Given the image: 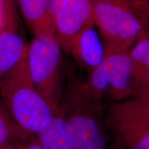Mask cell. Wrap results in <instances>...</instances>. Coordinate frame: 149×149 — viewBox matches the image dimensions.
Masks as SVG:
<instances>
[{
	"label": "cell",
	"instance_id": "cell-13",
	"mask_svg": "<svg viewBox=\"0 0 149 149\" xmlns=\"http://www.w3.org/2000/svg\"><path fill=\"white\" fill-rule=\"evenodd\" d=\"M106 112L130 118L149 126V95H142L109 104Z\"/></svg>",
	"mask_w": 149,
	"mask_h": 149
},
{
	"label": "cell",
	"instance_id": "cell-15",
	"mask_svg": "<svg viewBox=\"0 0 149 149\" xmlns=\"http://www.w3.org/2000/svg\"><path fill=\"white\" fill-rule=\"evenodd\" d=\"M19 19L15 0H0V34L6 31L19 29Z\"/></svg>",
	"mask_w": 149,
	"mask_h": 149
},
{
	"label": "cell",
	"instance_id": "cell-23",
	"mask_svg": "<svg viewBox=\"0 0 149 149\" xmlns=\"http://www.w3.org/2000/svg\"><path fill=\"white\" fill-rule=\"evenodd\" d=\"M134 9H135V8H134Z\"/></svg>",
	"mask_w": 149,
	"mask_h": 149
},
{
	"label": "cell",
	"instance_id": "cell-5",
	"mask_svg": "<svg viewBox=\"0 0 149 149\" xmlns=\"http://www.w3.org/2000/svg\"><path fill=\"white\" fill-rule=\"evenodd\" d=\"M86 84L95 95L106 103L134 97L133 65L129 54H114L105 57L88 77Z\"/></svg>",
	"mask_w": 149,
	"mask_h": 149
},
{
	"label": "cell",
	"instance_id": "cell-19",
	"mask_svg": "<svg viewBox=\"0 0 149 149\" xmlns=\"http://www.w3.org/2000/svg\"><path fill=\"white\" fill-rule=\"evenodd\" d=\"M122 1H124V2H125V3L130 5L132 7H133V9H134V8H135V5H136V3H137V0H122ZM134 10H135V9H134Z\"/></svg>",
	"mask_w": 149,
	"mask_h": 149
},
{
	"label": "cell",
	"instance_id": "cell-11",
	"mask_svg": "<svg viewBox=\"0 0 149 149\" xmlns=\"http://www.w3.org/2000/svg\"><path fill=\"white\" fill-rule=\"evenodd\" d=\"M133 65L135 96L149 93V32L146 31L128 51Z\"/></svg>",
	"mask_w": 149,
	"mask_h": 149
},
{
	"label": "cell",
	"instance_id": "cell-18",
	"mask_svg": "<svg viewBox=\"0 0 149 149\" xmlns=\"http://www.w3.org/2000/svg\"><path fill=\"white\" fill-rule=\"evenodd\" d=\"M22 149H43L39 143L35 140L33 142H30L26 146H24Z\"/></svg>",
	"mask_w": 149,
	"mask_h": 149
},
{
	"label": "cell",
	"instance_id": "cell-21",
	"mask_svg": "<svg viewBox=\"0 0 149 149\" xmlns=\"http://www.w3.org/2000/svg\"><path fill=\"white\" fill-rule=\"evenodd\" d=\"M0 149H16L13 148H6V147H0Z\"/></svg>",
	"mask_w": 149,
	"mask_h": 149
},
{
	"label": "cell",
	"instance_id": "cell-14",
	"mask_svg": "<svg viewBox=\"0 0 149 149\" xmlns=\"http://www.w3.org/2000/svg\"><path fill=\"white\" fill-rule=\"evenodd\" d=\"M29 136L18 127L0 98V147L19 148Z\"/></svg>",
	"mask_w": 149,
	"mask_h": 149
},
{
	"label": "cell",
	"instance_id": "cell-2",
	"mask_svg": "<svg viewBox=\"0 0 149 149\" xmlns=\"http://www.w3.org/2000/svg\"><path fill=\"white\" fill-rule=\"evenodd\" d=\"M26 57L27 53L0 84V98L18 127L29 136H36L55 113L33 86Z\"/></svg>",
	"mask_w": 149,
	"mask_h": 149
},
{
	"label": "cell",
	"instance_id": "cell-1",
	"mask_svg": "<svg viewBox=\"0 0 149 149\" xmlns=\"http://www.w3.org/2000/svg\"><path fill=\"white\" fill-rule=\"evenodd\" d=\"M59 113L64 117L74 149H107L108 130L106 104L66 68Z\"/></svg>",
	"mask_w": 149,
	"mask_h": 149
},
{
	"label": "cell",
	"instance_id": "cell-16",
	"mask_svg": "<svg viewBox=\"0 0 149 149\" xmlns=\"http://www.w3.org/2000/svg\"><path fill=\"white\" fill-rule=\"evenodd\" d=\"M135 10L145 22L149 20V0H137Z\"/></svg>",
	"mask_w": 149,
	"mask_h": 149
},
{
	"label": "cell",
	"instance_id": "cell-7",
	"mask_svg": "<svg viewBox=\"0 0 149 149\" xmlns=\"http://www.w3.org/2000/svg\"><path fill=\"white\" fill-rule=\"evenodd\" d=\"M111 149H149V126L130 118L107 113Z\"/></svg>",
	"mask_w": 149,
	"mask_h": 149
},
{
	"label": "cell",
	"instance_id": "cell-9",
	"mask_svg": "<svg viewBox=\"0 0 149 149\" xmlns=\"http://www.w3.org/2000/svg\"><path fill=\"white\" fill-rule=\"evenodd\" d=\"M28 27L35 37L55 38L54 27L46 0H15Z\"/></svg>",
	"mask_w": 149,
	"mask_h": 149
},
{
	"label": "cell",
	"instance_id": "cell-8",
	"mask_svg": "<svg viewBox=\"0 0 149 149\" xmlns=\"http://www.w3.org/2000/svg\"><path fill=\"white\" fill-rule=\"evenodd\" d=\"M68 54L88 75L101 64L105 57V50L95 24L76 35L70 44Z\"/></svg>",
	"mask_w": 149,
	"mask_h": 149
},
{
	"label": "cell",
	"instance_id": "cell-6",
	"mask_svg": "<svg viewBox=\"0 0 149 149\" xmlns=\"http://www.w3.org/2000/svg\"><path fill=\"white\" fill-rule=\"evenodd\" d=\"M54 37L68 54L72 40L86 28L94 25L91 0H68L53 17Z\"/></svg>",
	"mask_w": 149,
	"mask_h": 149
},
{
	"label": "cell",
	"instance_id": "cell-3",
	"mask_svg": "<svg viewBox=\"0 0 149 149\" xmlns=\"http://www.w3.org/2000/svg\"><path fill=\"white\" fill-rule=\"evenodd\" d=\"M91 2L105 57L128 53L146 31L144 20L122 0H91Z\"/></svg>",
	"mask_w": 149,
	"mask_h": 149
},
{
	"label": "cell",
	"instance_id": "cell-22",
	"mask_svg": "<svg viewBox=\"0 0 149 149\" xmlns=\"http://www.w3.org/2000/svg\"><path fill=\"white\" fill-rule=\"evenodd\" d=\"M149 95V93H146V94H144V95ZM141 96H142V95H141Z\"/></svg>",
	"mask_w": 149,
	"mask_h": 149
},
{
	"label": "cell",
	"instance_id": "cell-12",
	"mask_svg": "<svg viewBox=\"0 0 149 149\" xmlns=\"http://www.w3.org/2000/svg\"><path fill=\"white\" fill-rule=\"evenodd\" d=\"M43 149H74L65 120L60 113L55 115L48 125L36 135Z\"/></svg>",
	"mask_w": 149,
	"mask_h": 149
},
{
	"label": "cell",
	"instance_id": "cell-10",
	"mask_svg": "<svg viewBox=\"0 0 149 149\" xmlns=\"http://www.w3.org/2000/svg\"><path fill=\"white\" fill-rule=\"evenodd\" d=\"M28 44L19 29L6 31L0 34V84L27 53Z\"/></svg>",
	"mask_w": 149,
	"mask_h": 149
},
{
	"label": "cell",
	"instance_id": "cell-17",
	"mask_svg": "<svg viewBox=\"0 0 149 149\" xmlns=\"http://www.w3.org/2000/svg\"><path fill=\"white\" fill-rule=\"evenodd\" d=\"M68 1V0H46L48 12L50 15L52 21L53 19L54 15L57 12V10H59Z\"/></svg>",
	"mask_w": 149,
	"mask_h": 149
},
{
	"label": "cell",
	"instance_id": "cell-20",
	"mask_svg": "<svg viewBox=\"0 0 149 149\" xmlns=\"http://www.w3.org/2000/svg\"><path fill=\"white\" fill-rule=\"evenodd\" d=\"M146 29L147 31H148L149 32V20L146 22Z\"/></svg>",
	"mask_w": 149,
	"mask_h": 149
},
{
	"label": "cell",
	"instance_id": "cell-4",
	"mask_svg": "<svg viewBox=\"0 0 149 149\" xmlns=\"http://www.w3.org/2000/svg\"><path fill=\"white\" fill-rule=\"evenodd\" d=\"M55 38L35 37L27 50L30 77L38 93L58 114L66 83V68Z\"/></svg>",
	"mask_w": 149,
	"mask_h": 149
}]
</instances>
